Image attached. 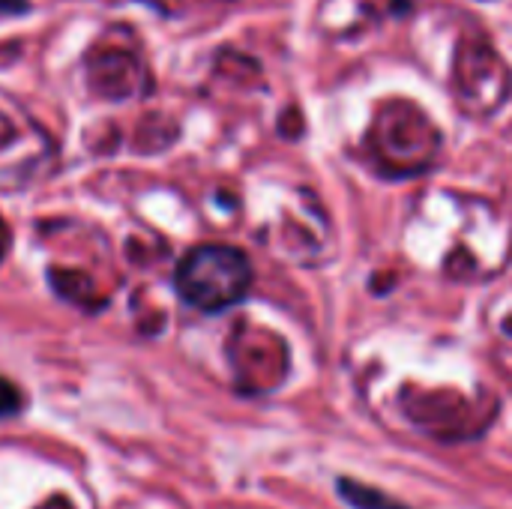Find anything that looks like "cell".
<instances>
[{
	"label": "cell",
	"mask_w": 512,
	"mask_h": 509,
	"mask_svg": "<svg viewBox=\"0 0 512 509\" xmlns=\"http://www.w3.org/2000/svg\"><path fill=\"white\" fill-rule=\"evenodd\" d=\"M18 411H21V393L15 390V384L0 378V420L3 417H15Z\"/></svg>",
	"instance_id": "cell-4"
},
{
	"label": "cell",
	"mask_w": 512,
	"mask_h": 509,
	"mask_svg": "<svg viewBox=\"0 0 512 509\" xmlns=\"http://www.w3.org/2000/svg\"><path fill=\"white\" fill-rule=\"evenodd\" d=\"M339 492H342V498H345L348 504H354L357 509H405L399 507V504L384 501L381 492L363 489V486H357V483H351V480H342V483H339Z\"/></svg>",
	"instance_id": "cell-3"
},
{
	"label": "cell",
	"mask_w": 512,
	"mask_h": 509,
	"mask_svg": "<svg viewBox=\"0 0 512 509\" xmlns=\"http://www.w3.org/2000/svg\"><path fill=\"white\" fill-rule=\"evenodd\" d=\"M174 285L189 306L201 312H222L246 297L252 285V264L234 246L204 243L183 255Z\"/></svg>",
	"instance_id": "cell-1"
},
{
	"label": "cell",
	"mask_w": 512,
	"mask_h": 509,
	"mask_svg": "<svg viewBox=\"0 0 512 509\" xmlns=\"http://www.w3.org/2000/svg\"><path fill=\"white\" fill-rule=\"evenodd\" d=\"M456 84L462 108L471 114H492L510 90V72L492 48L465 45L456 66Z\"/></svg>",
	"instance_id": "cell-2"
}]
</instances>
